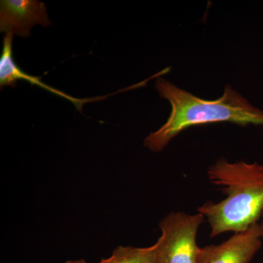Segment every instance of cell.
<instances>
[{"label": "cell", "mask_w": 263, "mask_h": 263, "mask_svg": "<svg viewBox=\"0 0 263 263\" xmlns=\"http://www.w3.org/2000/svg\"><path fill=\"white\" fill-rule=\"evenodd\" d=\"M155 88L160 98L171 105L167 122L145 138L143 144L152 152H160L181 132L194 126L230 122L245 126L263 125V110L254 106L230 85L216 100L197 98L163 78L157 79Z\"/></svg>", "instance_id": "cell-1"}, {"label": "cell", "mask_w": 263, "mask_h": 263, "mask_svg": "<svg viewBox=\"0 0 263 263\" xmlns=\"http://www.w3.org/2000/svg\"><path fill=\"white\" fill-rule=\"evenodd\" d=\"M207 175L227 195L221 201L207 202L197 209L211 227V238L243 231L258 222L263 211L262 164L222 158L209 167Z\"/></svg>", "instance_id": "cell-2"}, {"label": "cell", "mask_w": 263, "mask_h": 263, "mask_svg": "<svg viewBox=\"0 0 263 263\" xmlns=\"http://www.w3.org/2000/svg\"><path fill=\"white\" fill-rule=\"evenodd\" d=\"M205 217L184 212H172L160 221L162 234L155 243L157 263H197L200 247L199 228Z\"/></svg>", "instance_id": "cell-3"}, {"label": "cell", "mask_w": 263, "mask_h": 263, "mask_svg": "<svg viewBox=\"0 0 263 263\" xmlns=\"http://www.w3.org/2000/svg\"><path fill=\"white\" fill-rule=\"evenodd\" d=\"M263 221L235 233L220 245L200 248L197 263H249L262 246Z\"/></svg>", "instance_id": "cell-4"}, {"label": "cell", "mask_w": 263, "mask_h": 263, "mask_svg": "<svg viewBox=\"0 0 263 263\" xmlns=\"http://www.w3.org/2000/svg\"><path fill=\"white\" fill-rule=\"evenodd\" d=\"M46 10L44 3L38 0H1L0 32L29 37L34 26L51 25Z\"/></svg>", "instance_id": "cell-5"}, {"label": "cell", "mask_w": 263, "mask_h": 263, "mask_svg": "<svg viewBox=\"0 0 263 263\" xmlns=\"http://www.w3.org/2000/svg\"><path fill=\"white\" fill-rule=\"evenodd\" d=\"M13 36L14 34L12 33H8L5 34L4 39H3V51H2L1 57H0V87H1V90H3L5 86L15 88L17 81L19 80L28 81L34 86H39L53 94L70 100L72 103L75 104L78 110H81L83 104L86 103L85 101H81L78 99L71 98L65 93L47 86L38 78L28 75L24 72L16 65L13 56Z\"/></svg>", "instance_id": "cell-6"}, {"label": "cell", "mask_w": 263, "mask_h": 263, "mask_svg": "<svg viewBox=\"0 0 263 263\" xmlns=\"http://www.w3.org/2000/svg\"><path fill=\"white\" fill-rule=\"evenodd\" d=\"M100 263H157L155 243L146 248L119 246L110 257Z\"/></svg>", "instance_id": "cell-7"}, {"label": "cell", "mask_w": 263, "mask_h": 263, "mask_svg": "<svg viewBox=\"0 0 263 263\" xmlns=\"http://www.w3.org/2000/svg\"><path fill=\"white\" fill-rule=\"evenodd\" d=\"M64 263H87L84 259H79V260H69Z\"/></svg>", "instance_id": "cell-8"}, {"label": "cell", "mask_w": 263, "mask_h": 263, "mask_svg": "<svg viewBox=\"0 0 263 263\" xmlns=\"http://www.w3.org/2000/svg\"><path fill=\"white\" fill-rule=\"evenodd\" d=\"M261 217H262L263 218V211H262V216H261Z\"/></svg>", "instance_id": "cell-9"}]
</instances>
